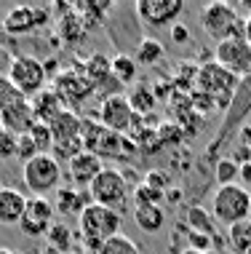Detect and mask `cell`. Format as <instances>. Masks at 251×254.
Listing matches in <instances>:
<instances>
[{"mask_svg": "<svg viewBox=\"0 0 251 254\" xmlns=\"http://www.w3.org/2000/svg\"><path fill=\"white\" fill-rule=\"evenodd\" d=\"M187 228L193 233H201V236L214 238L216 236V219H214V214H208L206 209L193 206V209L187 211Z\"/></svg>", "mask_w": 251, "mask_h": 254, "instance_id": "obj_22", "label": "cell"}, {"mask_svg": "<svg viewBox=\"0 0 251 254\" xmlns=\"http://www.w3.org/2000/svg\"><path fill=\"white\" fill-rule=\"evenodd\" d=\"M134 11L139 22L147 27H174L179 13L185 11V3L182 0H137Z\"/></svg>", "mask_w": 251, "mask_h": 254, "instance_id": "obj_11", "label": "cell"}, {"mask_svg": "<svg viewBox=\"0 0 251 254\" xmlns=\"http://www.w3.org/2000/svg\"><path fill=\"white\" fill-rule=\"evenodd\" d=\"M201 24L206 30V35L214 40L216 46L233 38H243V19L235 5L227 3H208L201 11Z\"/></svg>", "mask_w": 251, "mask_h": 254, "instance_id": "obj_3", "label": "cell"}, {"mask_svg": "<svg viewBox=\"0 0 251 254\" xmlns=\"http://www.w3.org/2000/svg\"><path fill=\"white\" fill-rule=\"evenodd\" d=\"M35 123L38 121H35V113H32V107H30V99H22L13 107H8L5 113H0V126H3L5 131L16 134V136L30 134Z\"/></svg>", "mask_w": 251, "mask_h": 254, "instance_id": "obj_15", "label": "cell"}, {"mask_svg": "<svg viewBox=\"0 0 251 254\" xmlns=\"http://www.w3.org/2000/svg\"><path fill=\"white\" fill-rule=\"evenodd\" d=\"M35 155H40L38 153V147H35V142L30 139V134H24V136H19V145H16V158L19 161H32Z\"/></svg>", "mask_w": 251, "mask_h": 254, "instance_id": "obj_36", "label": "cell"}, {"mask_svg": "<svg viewBox=\"0 0 251 254\" xmlns=\"http://www.w3.org/2000/svg\"><path fill=\"white\" fill-rule=\"evenodd\" d=\"M241 142H243V147L251 150V126H243L241 128Z\"/></svg>", "mask_w": 251, "mask_h": 254, "instance_id": "obj_39", "label": "cell"}, {"mask_svg": "<svg viewBox=\"0 0 251 254\" xmlns=\"http://www.w3.org/2000/svg\"><path fill=\"white\" fill-rule=\"evenodd\" d=\"M214 180H216V185H219V188H225V185H238V180H241V166L233 161V158H222V161H216Z\"/></svg>", "mask_w": 251, "mask_h": 254, "instance_id": "obj_27", "label": "cell"}, {"mask_svg": "<svg viewBox=\"0 0 251 254\" xmlns=\"http://www.w3.org/2000/svg\"><path fill=\"white\" fill-rule=\"evenodd\" d=\"M72 254H86V252H72Z\"/></svg>", "mask_w": 251, "mask_h": 254, "instance_id": "obj_46", "label": "cell"}, {"mask_svg": "<svg viewBox=\"0 0 251 254\" xmlns=\"http://www.w3.org/2000/svg\"><path fill=\"white\" fill-rule=\"evenodd\" d=\"M24 188L32 193V198H46L53 190H59L62 182V166L53 155H35L24 163Z\"/></svg>", "mask_w": 251, "mask_h": 254, "instance_id": "obj_4", "label": "cell"}, {"mask_svg": "<svg viewBox=\"0 0 251 254\" xmlns=\"http://www.w3.org/2000/svg\"><path fill=\"white\" fill-rule=\"evenodd\" d=\"M134 222H137V228L142 233L155 236L166 225V211L160 206H142V209H134Z\"/></svg>", "mask_w": 251, "mask_h": 254, "instance_id": "obj_20", "label": "cell"}, {"mask_svg": "<svg viewBox=\"0 0 251 254\" xmlns=\"http://www.w3.org/2000/svg\"><path fill=\"white\" fill-rule=\"evenodd\" d=\"M43 254H59V252H53L51 246H46V249H43Z\"/></svg>", "mask_w": 251, "mask_h": 254, "instance_id": "obj_43", "label": "cell"}, {"mask_svg": "<svg viewBox=\"0 0 251 254\" xmlns=\"http://www.w3.org/2000/svg\"><path fill=\"white\" fill-rule=\"evenodd\" d=\"M243 38H246V43L251 46V16L243 19Z\"/></svg>", "mask_w": 251, "mask_h": 254, "instance_id": "obj_40", "label": "cell"}, {"mask_svg": "<svg viewBox=\"0 0 251 254\" xmlns=\"http://www.w3.org/2000/svg\"><path fill=\"white\" fill-rule=\"evenodd\" d=\"M128 105H131V110L137 115H147L150 110H155V105H158V97H155V91L150 86L139 83L131 88V94H128Z\"/></svg>", "mask_w": 251, "mask_h": 254, "instance_id": "obj_23", "label": "cell"}, {"mask_svg": "<svg viewBox=\"0 0 251 254\" xmlns=\"http://www.w3.org/2000/svg\"><path fill=\"white\" fill-rule=\"evenodd\" d=\"M163 198H166V193H160V190H155L145 182H139L137 188L131 190V206L134 209H142V206H160Z\"/></svg>", "mask_w": 251, "mask_h": 254, "instance_id": "obj_26", "label": "cell"}, {"mask_svg": "<svg viewBox=\"0 0 251 254\" xmlns=\"http://www.w3.org/2000/svg\"><path fill=\"white\" fill-rule=\"evenodd\" d=\"M27 198L22 190L0 188V225H19L27 209Z\"/></svg>", "mask_w": 251, "mask_h": 254, "instance_id": "obj_16", "label": "cell"}, {"mask_svg": "<svg viewBox=\"0 0 251 254\" xmlns=\"http://www.w3.org/2000/svg\"><path fill=\"white\" fill-rule=\"evenodd\" d=\"M49 22V11L43 8H32V5H16L5 13L3 19V30L8 35H24V32L38 30L40 24Z\"/></svg>", "mask_w": 251, "mask_h": 254, "instance_id": "obj_13", "label": "cell"}, {"mask_svg": "<svg viewBox=\"0 0 251 254\" xmlns=\"http://www.w3.org/2000/svg\"><path fill=\"white\" fill-rule=\"evenodd\" d=\"M211 214L222 225H238L251 219V190L243 185H225L211 195Z\"/></svg>", "mask_w": 251, "mask_h": 254, "instance_id": "obj_2", "label": "cell"}, {"mask_svg": "<svg viewBox=\"0 0 251 254\" xmlns=\"http://www.w3.org/2000/svg\"><path fill=\"white\" fill-rule=\"evenodd\" d=\"M62 38H64V43H78L80 38H83V32H86V27L83 22H80V16H75V8H72V13L67 19H62Z\"/></svg>", "mask_w": 251, "mask_h": 254, "instance_id": "obj_31", "label": "cell"}, {"mask_svg": "<svg viewBox=\"0 0 251 254\" xmlns=\"http://www.w3.org/2000/svg\"><path fill=\"white\" fill-rule=\"evenodd\" d=\"M78 222H80V238L86 244V254H97L101 249V244L120 236V228H123L120 211L107 209V206H99V203L86 206L83 214L78 217Z\"/></svg>", "mask_w": 251, "mask_h": 254, "instance_id": "obj_1", "label": "cell"}, {"mask_svg": "<svg viewBox=\"0 0 251 254\" xmlns=\"http://www.w3.org/2000/svg\"><path fill=\"white\" fill-rule=\"evenodd\" d=\"M46 70L43 62H38L35 57H16L11 59L8 67V80L16 86V91L22 94L24 99H32L35 94H40L46 88Z\"/></svg>", "mask_w": 251, "mask_h": 254, "instance_id": "obj_6", "label": "cell"}, {"mask_svg": "<svg viewBox=\"0 0 251 254\" xmlns=\"http://www.w3.org/2000/svg\"><path fill=\"white\" fill-rule=\"evenodd\" d=\"M214 62L222 64L227 72H233L235 78L251 75V46L246 43V38L225 40L214 49Z\"/></svg>", "mask_w": 251, "mask_h": 254, "instance_id": "obj_9", "label": "cell"}, {"mask_svg": "<svg viewBox=\"0 0 251 254\" xmlns=\"http://www.w3.org/2000/svg\"><path fill=\"white\" fill-rule=\"evenodd\" d=\"M53 91L59 94V99L64 102V107H75V105H83V102L91 97V94H97V88L94 83L86 78L83 70H64L56 75V80H53Z\"/></svg>", "mask_w": 251, "mask_h": 254, "instance_id": "obj_10", "label": "cell"}, {"mask_svg": "<svg viewBox=\"0 0 251 254\" xmlns=\"http://www.w3.org/2000/svg\"><path fill=\"white\" fill-rule=\"evenodd\" d=\"M182 254H208V252H195V249H187V252H182Z\"/></svg>", "mask_w": 251, "mask_h": 254, "instance_id": "obj_42", "label": "cell"}, {"mask_svg": "<svg viewBox=\"0 0 251 254\" xmlns=\"http://www.w3.org/2000/svg\"><path fill=\"white\" fill-rule=\"evenodd\" d=\"M72 244H75V238H72V230L64 222H53L51 230L46 233V246H51L59 254H72Z\"/></svg>", "mask_w": 251, "mask_h": 254, "instance_id": "obj_21", "label": "cell"}, {"mask_svg": "<svg viewBox=\"0 0 251 254\" xmlns=\"http://www.w3.org/2000/svg\"><path fill=\"white\" fill-rule=\"evenodd\" d=\"M51 134H53V145H64V142H75V139H83V121L78 118L72 110H64L62 115H56L51 123H49Z\"/></svg>", "mask_w": 251, "mask_h": 254, "instance_id": "obj_18", "label": "cell"}, {"mask_svg": "<svg viewBox=\"0 0 251 254\" xmlns=\"http://www.w3.org/2000/svg\"><path fill=\"white\" fill-rule=\"evenodd\" d=\"M0 254H16V252H11V249H0Z\"/></svg>", "mask_w": 251, "mask_h": 254, "instance_id": "obj_44", "label": "cell"}, {"mask_svg": "<svg viewBox=\"0 0 251 254\" xmlns=\"http://www.w3.org/2000/svg\"><path fill=\"white\" fill-rule=\"evenodd\" d=\"M179 190H168V193H166V201H171V203H179Z\"/></svg>", "mask_w": 251, "mask_h": 254, "instance_id": "obj_41", "label": "cell"}, {"mask_svg": "<svg viewBox=\"0 0 251 254\" xmlns=\"http://www.w3.org/2000/svg\"><path fill=\"white\" fill-rule=\"evenodd\" d=\"M238 185H243L246 190H251V163H243V166H241V180H238Z\"/></svg>", "mask_w": 251, "mask_h": 254, "instance_id": "obj_38", "label": "cell"}, {"mask_svg": "<svg viewBox=\"0 0 251 254\" xmlns=\"http://www.w3.org/2000/svg\"><path fill=\"white\" fill-rule=\"evenodd\" d=\"M139 115L131 110L128 105V97L118 94V97H110V99H101V107H99V123L104 128H110L115 134H128L139 126Z\"/></svg>", "mask_w": 251, "mask_h": 254, "instance_id": "obj_8", "label": "cell"}, {"mask_svg": "<svg viewBox=\"0 0 251 254\" xmlns=\"http://www.w3.org/2000/svg\"><path fill=\"white\" fill-rule=\"evenodd\" d=\"M145 185H150V188L160 190V193H168V185H171V180H168V174H166L163 169H152V171H147Z\"/></svg>", "mask_w": 251, "mask_h": 254, "instance_id": "obj_35", "label": "cell"}, {"mask_svg": "<svg viewBox=\"0 0 251 254\" xmlns=\"http://www.w3.org/2000/svg\"><path fill=\"white\" fill-rule=\"evenodd\" d=\"M171 40H174V43H187V40H190V30L182 22H176L171 27Z\"/></svg>", "mask_w": 251, "mask_h": 254, "instance_id": "obj_37", "label": "cell"}, {"mask_svg": "<svg viewBox=\"0 0 251 254\" xmlns=\"http://www.w3.org/2000/svg\"><path fill=\"white\" fill-rule=\"evenodd\" d=\"M101 171H104V161H101L99 155H94V153H88V150H83L78 158H72V161H70V180H72V188L88 190V188H91V182L97 180Z\"/></svg>", "mask_w": 251, "mask_h": 254, "instance_id": "obj_14", "label": "cell"}, {"mask_svg": "<svg viewBox=\"0 0 251 254\" xmlns=\"http://www.w3.org/2000/svg\"><path fill=\"white\" fill-rule=\"evenodd\" d=\"M30 139L35 142V147H38L40 155H51L49 150H53V134H51V128L46 126V123H35V126H32Z\"/></svg>", "mask_w": 251, "mask_h": 254, "instance_id": "obj_30", "label": "cell"}, {"mask_svg": "<svg viewBox=\"0 0 251 254\" xmlns=\"http://www.w3.org/2000/svg\"><path fill=\"white\" fill-rule=\"evenodd\" d=\"M88 193H91L94 203L107 206V209H115V211H120L131 201V188H128V180L123 177V171L110 169V166H104V171L91 182Z\"/></svg>", "mask_w": 251, "mask_h": 254, "instance_id": "obj_5", "label": "cell"}, {"mask_svg": "<svg viewBox=\"0 0 251 254\" xmlns=\"http://www.w3.org/2000/svg\"><path fill=\"white\" fill-rule=\"evenodd\" d=\"M24 97L16 91V86L8 80V75H0V113H5L8 107H13L16 102H22Z\"/></svg>", "mask_w": 251, "mask_h": 254, "instance_id": "obj_32", "label": "cell"}, {"mask_svg": "<svg viewBox=\"0 0 251 254\" xmlns=\"http://www.w3.org/2000/svg\"><path fill=\"white\" fill-rule=\"evenodd\" d=\"M3 40H5V38H3V32H0V46H3Z\"/></svg>", "mask_w": 251, "mask_h": 254, "instance_id": "obj_45", "label": "cell"}, {"mask_svg": "<svg viewBox=\"0 0 251 254\" xmlns=\"http://www.w3.org/2000/svg\"><path fill=\"white\" fill-rule=\"evenodd\" d=\"M30 107H32V113H35V121L38 123H49L56 118V115H62L64 113V102L59 99V94L53 91V88H43L40 94H35V97L30 99Z\"/></svg>", "mask_w": 251, "mask_h": 254, "instance_id": "obj_17", "label": "cell"}, {"mask_svg": "<svg viewBox=\"0 0 251 254\" xmlns=\"http://www.w3.org/2000/svg\"><path fill=\"white\" fill-rule=\"evenodd\" d=\"M163 59V43L155 38H145L142 43L137 46V64H158Z\"/></svg>", "mask_w": 251, "mask_h": 254, "instance_id": "obj_25", "label": "cell"}, {"mask_svg": "<svg viewBox=\"0 0 251 254\" xmlns=\"http://www.w3.org/2000/svg\"><path fill=\"white\" fill-rule=\"evenodd\" d=\"M53 214H56V209H53V203L49 201V198H32L30 195L19 228H22V233L30 236V238L46 236V233L51 230V225H53Z\"/></svg>", "mask_w": 251, "mask_h": 254, "instance_id": "obj_12", "label": "cell"}, {"mask_svg": "<svg viewBox=\"0 0 251 254\" xmlns=\"http://www.w3.org/2000/svg\"><path fill=\"white\" fill-rule=\"evenodd\" d=\"M16 145H19V136L11 134V131H5V128L0 126V161L16 155Z\"/></svg>", "mask_w": 251, "mask_h": 254, "instance_id": "obj_34", "label": "cell"}, {"mask_svg": "<svg viewBox=\"0 0 251 254\" xmlns=\"http://www.w3.org/2000/svg\"><path fill=\"white\" fill-rule=\"evenodd\" d=\"M112 75L120 80V83H131V80L137 78V59L126 57V54L115 57L112 59Z\"/></svg>", "mask_w": 251, "mask_h": 254, "instance_id": "obj_28", "label": "cell"}, {"mask_svg": "<svg viewBox=\"0 0 251 254\" xmlns=\"http://www.w3.org/2000/svg\"><path fill=\"white\" fill-rule=\"evenodd\" d=\"M246 254H251V249H249V252H246Z\"/></svg>", "mask_w": 251, "mask_h": 254, "instance_id": "obj_47", "label": "cell"}, {"mask_svg": "<svg viewBox=\"0 0 251 254\" xmlns=\"http://www.w3.org/2000/svg\"><path fill=\"white\" fill-rule=\"evenodd\" d=\"M195 88L203 91V94H208V97H214V102L216 99H230V97H233V91L238 88V78L211 59V62H206L203 67H198Z\"/></svg>", "mask_w": 251, "mask_h": 254, "instance_id": "obj_7", "label": "cell"}, {"mask_svg": "<svg viewBox=\"0 0 251 254\" xmlns=\"http://www.w3.org/2000/svg\"><path fill=\"white\" fill-rule=\"evenodd\" d=\"M227 244L233 254H246L251 249V219L238 225H230L227 228Z\"/></svg>", "mask_w": 251, "mask_h": 254, "instance_id": "obj_24", "label": "cell"}, {"mask_svg": "<svg viewBox=\"0 0 251 254\" xmlns=\"http://www.w3.org/2000/svg\"><path fill=\"white\" fill-rule=\"evenodd\" d=\"M91 193L88 190H80V188H59L56 193V209L62 214H72V217H80L86 206H91Z\"/></svg>", "mask_w": 251, "mask_h": 254, "instance_id": "obj_19", "label": "cell"}, {"mask_svg": "<svg viewBox=\"0 0 251 254\" xmlns=\"http://www.w3.org/2000/svg\"><path fill=\"white\" fill-rule=\"evenodd\" d=\"M190 105H193V110L195 113H208V110H214L216 107V102H214V97H208V94H203V91H198V88H193L190 91Z\"/></svg>", "mask_w": 251, "mask_h": 254, "instance_id": "obj_33", "label": "cell"}, {"mask_svg": "<svg viewBox=\"0 0 251 254\" xmlns=\"http://www.w3.org/2000/svg\"><path fill=\"white\" fill-rule=\"evenodd\" d=\"M97 254H139V246L128 236H115V238H110V241L101 244V249Z\"/></svg>", "mask_w": 251, "mask_h": 254, "instance_id": "obj_29", "label": "cell"}]
</instances>
